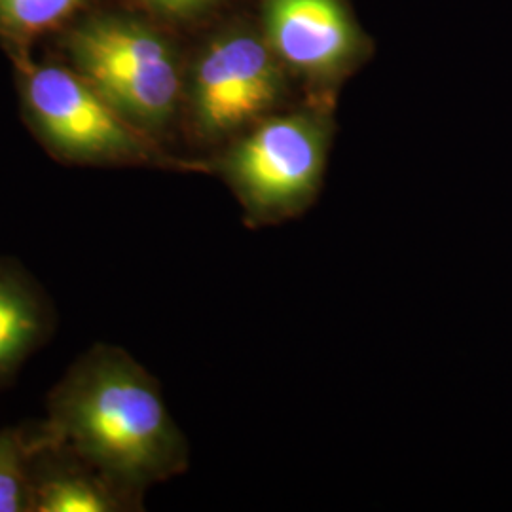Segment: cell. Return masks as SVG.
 <instances>
[{"mask_svg": "<svg viewBox=\"0 0 512 512\" xmlns=\"http://www.w3.org/2000/svg\"><path fill=\"white\" fill-rule=\"evenodd\" d=\"M50 437L69 444L124 494L143 492L188 463V446L158 382L128 353L97 348L57 385Z\"/></svg>", "mask_w": 512, "mask_h": 512, "instance_id": "1", "label": "cell"}, {"mask_svg": "<svg viewBox=\"0 0 512 512\" xmlns=\"http://www.w3.org/2000/svg\"><path fill=\"white\" fill-rule=\"evenodd\" d=\"M336 103L302 95L207 160L238 198L249 226L296 219L319 198L336 137Z\"/></svg>", "mask_w": 512, "mask_h": 512, "instance_id": "2", "label": "cell"}, {"mask_svg": "<svg viewBox=\"0 0 512 512\" xmlns=\"http://www.w3.org/2000/svg\"><path fill=\"white\" fill-rule=\"evenodd\" d=\"M173 29L139 10L93 12L63 33L71 67L158 141L181 120L184 57Z\"/></svg>", "mask_w": 512, "mask_h": 512, "instance_id": "3", "label": "cell"}, {"mask_svg": "<svg viewBox=\"0 0 512 512\" xmlns=\"http://www.w3.org/2000/svg\"><path fill=\"white\" fill-rule=\"evenodd\" d=\"M302 97L256 14L220 21L186 57L181 120L194 145L219 148Z\"/></svg>", "mask_w": 512, "mask_h": 512, "instance_id": "4", "label": "cell"}, {"mask_svg": "<svg viewBox=\"0 0 512 512\" xmlns=\"http://www.w3.org/2000/svg\"><path fill=\"white\" fill-rule=\"evenodd\" d=\"M10 57L27 120L57 158L73 164L209 171L207 160H184L171 154L73 67L35 63L29 52Z\"/></svg>", "mask_w": 512, "mask_h": 512, "instance_id": "5", "label": "cell"}, {"mask_svg": "<svg viewBox=\"0 0 512 512\" xmlns=\"http://www.w3.org/2000/svg\"><path fill=\"white\" fill-rule=\"evenodd\" d=\"M255 14L302 95L338 99L376 50L349 0H256Z\"/></svg>", "mask_w": 512, "mask_h": 512, "instance_id": "6", "label": "cell"}, {"mask_svg": "<svg viewBox=\"0 0 512 512\" xmlns=\"http://www.w3.org/2000/svg\"><path fill=\"white\" fill-rule=\"evenodd\" d=\"M90 0H0V40L10 55L27 54L37 38L67 29Z\"/></svg>", "mask_w": 512, "mask_h": 512, "instance_id": "7", "label": "cell"}, {"mask_svg": "<svg viewBox=\"0 0 512 512\" xmlns=\"http://www.w3.org/2000/svg\"><path fill=\"white\" fill-rule=\"evenodd\" d=\"M42 323V310L33 293L14 275L0 272V376L37 344Z\"/></svg>", "mask_w": 512, "mask_h": 512, "instance_id": "8", "label": "cell"}, {"mask_svg": "<svg viewBox=\"0 0 512 512\" xmlns=\"http://www.w3.org/2000/svg\"><path fill=\"white\" fill-rule=\"evenodd\" d=\"M114 488L105 480L76 473H55L33 486L31 511L110 512L118 509Z\"/></svg>", "mask_w": 512, "mask_h": 512, "instance_id": "9", "label": "cell"}, {"mask_svg": "<svg viewBox=\"0 0 512 512\" xmlns=\"http://www.w3.org/2000/svg\"><path fill=\"white\" fill-rule=\"evenodd\" d=\"M46 442H29L18 433H0V512L31 511L33 486L29 482L27 463L31 450H37Z\"/></svg>", "mask_w": 512, "mask_h": 512, "instance_id": "10", "label": "cell"}, {"mask_svg": "<svg viewBox=\"0 0 512 512\" xmlns=\"http://www.w3.org/2000/svg\"><path fill=\"white\" fill-rule=\"evenodd\" d=\"M129 8L158 19L171 29L198 25L228 10L239 0H126Z\"/></svg>", "mask_w": 512, "mask_h": 512, "instance_id": "11", "label": "cell"}]
</instances>
